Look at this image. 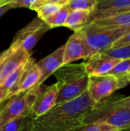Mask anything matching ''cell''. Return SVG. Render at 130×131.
Listing matches in <instances>:
<instances>
[{
  "label": "cell",
  "instance_id": "ba28073f",
  "mask_svg": "<svg viewBox=\"0 0 130 131\" xmlns=\"http://www.w3.org/2000/svg\"><path fill=\"white\" fill-rule=\"evenodd\" d=\"M95 54L89 47L82 30L74 31L64 45L63 65L80 59H87Z\"/></svg>",
  "mask_w": 130,
  "mask_h": 131
},
{
  "label": "cell",
  "instance_id": "603a6c76",
  "mask_svg": "<svg viewBox=\"0 0 130 131\" xmlns=\"http://www.w3.org/2000/svg\"><path fill=\"white\" fill-rule=\"evenodd\" d=\"M117 130L119 129L110 124L101 122H94L84 124L75 131H116Z\"/></svg>",
  "mask_w": 130,
  "mask_h": 131
},
{
  "label": "cell",
  "instance_id": "6da1fadb",
  "mask_svg": "<svg viewBox=\"0 0 130 131\" xmlns=\"http://www.w3.org/2000/svg\"><path fill=\"white\" fill-rule=\"evenodd\" d=\"M94 105L87 89L78 97L54 106L40 117H32L28 122L29 130L75 131L84 125L86 115Z\"/></svg>",
  "mask_w": 130,
  "mask_h": 131
},
{
  "label": "cell",
  "instance_id": "d6a6232c",
  "mask_svg": "<svg viewBox=\"0 0 130 131\" xmlns=\"http://www.w3.org/2000/svg\"><path fill=\"white\" fill-rule=\"evenodd\" d=\"M127 78H128V80H129V84H130V71H129V74L127 75Z\"/></svg>",
  "mask_w": 130,
  "mask_h": 131
},
{
  "label": "cell",
  "instance_id": "cb8c5ba5",
  "mask_svg": "<svg viewBox=\"0 0 130 131\" xmlns=\"http://www.w3.org/2000/svg\"><path fill=\"white\" fill-rule=\"evenodd\" d=\"M35 0H8L11 8H29Z\"/></svg>",
  "mask_w": 130,
  "mask_h": 131
},
{
  "label": "cell",
  "instance_id": "d4e9b609",
  "mask_svg": "<svg viewBox=\"0 0 130 131\" xmlns=\"http://www.w3.org/2000/svg\"><path fill=\"white\" fill-rule=\"evenodd\" d=\"M68 0H35L34 2V3L32 4V5L30 7L31 9H33L34 8L44 4V3H57V4H60V5H65L67 4Z\"/></svg>",
  "mask_w": 130,
  "mask_h": 131
},
{
  "label": "cell",
  "instance_id": "44dd1931",
  "mask_svg": "<svg viewBox=\"0 0 130 131\" xmlns=\"http://www.w3.org/2000/svg\"><path fill=\"white\" fill-rule=\"evenodd\" d=\"M103 53L119 60L130 59V44L118 48H110L103 51Z\"/></svg>",
  "mask_w": 130,
  "mask_h": 131
},
{
  "label": "cell",
  "instance_id": "1f68e13d",
  "mask_svg": "<svg viewBox=\"0 0 130 131\" xmlns=\"http://www.w3.org/2000/svg\"><path fill=\"white\" fill-rule=\"evenodd\" d=\"M6 3H8V2H6V1H0V6L5 5V4H6Z\"/></svg>",
  "mask_w": 130,
  "mask_h": 131
},
{
  "label": "cell",
  "instance_id": "d590c367",
  "mask_svg": "<svg viewBox=\"0 0 130 131\" xmlns=\"http://www.w3.org/2000/svg\"><path fill=\"white\" fill-rule=\"evenodd\" d=\"M0 54H1V53H0Z\"/></svg>",
  "mask_w": 130,
  "mask_h": 131
},
{
  "label": "cell",
  "instance_id": "5b68a950",
  "mask_svg": "<svg viewBox=\"0 0 130 131\" xmlns=\"http://www.w3.org/2000/svg\"><path fill=\"white\" fill-rule=\"evenodd\" d=\"M42 89V85L38 88H32L8 99L2 110L0 126L18 117L29 115L34 101Z\"/></svg>",
  "mask_w": 130,
  "mask_h": 131
},
{
  "label": "cell",
  "instance_id": "7c38bea8",
  "mask_svg": "<svg viewBox=\"0 0 130 131\" xmlns=\"http://www.w3.org/2000/svg\"><path fill=\"white\" fill-rule=\"evenodd\" d=\"M121 60L116 59L107 54L99 52L84 61L86 71L89 76L107 74Z\"/></svg>",
  "mask_w": 130,
  "mask_h": 131
},
{
  "label": "cell",
  "instance_id": "484cf974",
  "mask_svg": "<svg viewBox=\"0 0 130 131\" xmlns=\"http://www.w3.org/2000/svg\"><path fill=\"white\" fill-rule=\"evenodd\" d=\"M130 44V31L126 33L124 36H123L121 38H120L116 42H115L111 48H118V47H121L126 45Z\"/></svg>",
  "mask_w": 130,
  "mask_h": 131
},
{
  "label": "cell",
  "instance_id": "f546056e",
  "mask_svg": "<svg viewBox=\"0 0 130 131\" xmlns=\"http://www.w3.org/2000/svg\"><path fill=\"white\" fill-rule=\"evenodd\" d=\"M20 131H30L29 130V127H28V124H26V125H25V127H24Z\"/></svg>",
  "mask_w": 130,
  "mask_h": 131
},
{
  "label": "cell",
  "instance_id": "2e32d148",
  "mask_svg": "<svg viewBox=\"0 0 130 131\" xmlns=\"http://www.w3.org/2000/svg\"><path fill=\"white\" fill-rule=\"evenodd\" d=\"M64 6V5H60L57 3H44L40 5L32 10L35 11L38 14V17L42 21H45L47 18L51 17Z\"/></svg>",
  "mask_w": 130,
  "mask_h": 131
},
{
  "label": "cell",
  "instance_id": "e575fe53",
  "mask_svg": "<svg viewBox=\"0 0 130 131\" xmlns=\"http://www.w3.org/2000/svg\"><path fill=\"white\" fill-rule=\"evenodd\" d=\"M0 1H6V2H8V0H0Z\"/></svg>",
  "mask_w": 130,
  "mask_h": 131
},
{
  "label": "cell",
  "instance_id": "3957f363",
  "mask_svg": "<svg viewBox=\"0 0 130 131\" xmlns=\"http://www.w3.org/2000/svg\"><path fill=\"white\" fill-rule=\"evenodd\" d=\"M120 97V95H111L95 104L86 115L84 124L101 122L117 129L130 127V109L119 104Z\"/></svg>",
  "mask_w": 130,
  "mask_h": 131
},
{
  "label": "cell",
  "instance_id": "277c9868",
  "mask_svg": "<svg viewBox=\"0 0 130 131\" xmlns=\"http://www.w3.org/2000/svg\"><path fill=\"white\" fill-rule=\"evenodd\" d=\"M82 31L89 47L97 54L110 48L115 42L129 31L130 26L113 28L90 23Z\"/></svg>",
  "mask_w": 130,
  "mask_h": 131
},
{
  "label": "cell",
  "instance_id": "4dcf8cb0",
  "mask_svg": "<svg viewBox=\"0 0 130 131\" xmlns=\"http://www.w3.org/2000/svg\"><path fill=\"white\" fill-rule=\"evenodd\" d=\"M116 131H130V127L129 128H123V129H119Z\"/></svg>",
  "mask_w": 130,
  "mask_h": 131
},
{
  "label": "cell",
  "instance_id": "836d02e7",
  "mask_svg": "<svg viewBox=\"0 0 130 131\" xmlns=\"http://www.w3.org/2000/svg\"><path fill=\"white\" fill-rule=\"evenodd\" d=\"M3 107H2V108H3ZM2 108L0 110V122H1V113H2Z\"/></svg>",
  "mask_w": 130,
  "mask_h": 131
},
{
  "label": "cell",
  "instance_id": "ac0fdd59",
  "mask_svg": "<svg viewBox=\"0 0 130 131\" xmlns=\"http://www.w3.org/2000/svg\"><path fill=\"white\" fill-rule=\"evenodd\" d=\"M70 12V9L66 5H64L60 9L59 12H57L56 14H54L51 17L47 18L44 21L48 25V26L50 28L64 26Z\"/></svg>",
  "mask_w": 130,
  "mask_h": 131
},
{
  "label": "cell",
  "instance_id": "9c48e42d",
  "mask_svg": "<svg viewBox=\"0 0 130 131\" xmlns=\"http://www.w3.org/2000/svg\"><path fill=\"white\" fill-rule=\"evenodd\" d=\"M31 57V52L9 47L0 54V85L8 74L25 64Z\"/></svg>",
  "mask_w": 130,
  "mask_h": 131
},
{
  "label": "cell",
  "instance_id": "5bb4252c",
  "mask_svg": "<svg viewBox=\"0 0 130 131\" xmlns=\"http://www.w3.org/2000/svg\"><path fill=\"white\" fill-rule=\"evenodd\" d=\"M90 15V12L86 11H70L64 26L74 31H80L87 25Z\"/></svg>",
  "mask_w": 130,
  "mask_h": 131
},
{
  "label": "cell",
  "instance_id": "7402d4cb",
  "mask_svg": "<svg viewBox=\"0 0 130 131\" xmlns=\"http://www.w3.org/2000/svg\"><path fill=\"white\" fill-rule=\"evenodd\" d=\"M130 71V59L121 60L118 62L108 74L110 75H113L116 78H126Z\"/></svg>",
  "mask_w": 130,
  "mask_h": 131
},
{
  "label": "cell",
  "instance_id": "4fadbf2b",
  "mask_svg": "<svg viewBox=\"0 0 130 131\" xmlns=\"http://www.w3.org/2000/svg\"><path fill=\"white\" fill-rule=\"evenodd\" d=\"M57 95V88L56 84L51 86H44L31 107V114L33 118L40 117L51 110L55 104Z\"/></svg>",
  "mask_w": 130,
  "mask_h": 131
},
{
  "label": "cell",
  "instance_id": "8fae6325",
  "mask_svg": "<svg viewBox=\"0 0 130 131\" xmlns=\"http://www.w3.org/2000/svg\"><path fill=\"white\" fill-rule=\"evenodd\" d=\"M64 45L58 48L51 54L44 58L37 64L41 71V78L38 82L34 88H38L43 84V83L53 74L59 68L63 65L64 62Z\"/></svg>",
  "mask_w": 130,
  "mask_h": 131
},
{
  "label": "cell",
  "instance_id": "52a82bcc",
  "mask_svg": "<svg viewBox=\"0 0 130 131\" xmlns=\"http://www.w3.org/2000/svg\"><path fill=\"white\" fill-rule=\"evenodd\" d=\"M50 29L48 25L37 16L17 32L10 47L31 52L44 34Z\"/></svg>",
  "mask_w": 130,
  "mask_h": 131
},
{
  "label": "cell",
  "instance_id": "83f0119b",
  "mask_svg": "<svg viewBox=\"0 0 130 131\" xmlns=\"http://www.w3.org/2000/svg\"><path fill=\"white\" fill-rule=\"evenodd\" d=\"M118 102L123 107H127V108L130 109V96L124 97V96L120 95V97H119Z\"/></svg>",
  "mask_w": 130,
  "mask_h": 131
},
{
  "label": "cell",
  "instance_id": "30bf717a",
  "mask_svg": "<svg viewBox=\"0 0 130 131\" xmlns=\"http://www.w3.org/2000/svg\"><path fill=\"white\" fill-rule=\"evenodd\" d=\"M41 78V71L37 62L31 57L25 64L21 78L9 93V99L19 93L25 92L34 88Z\"/></svg>",
  "mask_w": 130,
  "mask_h": 131
},
{
  "label": "cell",
  "instance_id": "e0dca14e",
  "mask_svg": "<svg viewBox=\"0 0 130 131\" xmlns=\"http://www.w3.org/2000/svg\"><path fill=\"white\" fill-rule=\"evenodd\" d=\"M97 5V0H68L65 5L70 11H86L92 14L95 11Z\"/></svg>",
  "mask_w": 130,
  "mask_h": 131
},
{
  "label": "cell",
  "instance_id": "7a4b0ae2",
  "mask_svg": "<svg viewBox=\"0 0 130 131\" xmlns=\"http://www.w3.org/2000/svg\"><path fill=\"white\" fill-rule=\"evenodd\" d=\"M53 74L57 88L54 106L75 99L87 90L89 75L84 63L62 65Z\"/></svg>",
  "mask_w": 130,
  "mask_h": 131
},
{
  "label": "cell",
  "instance_id": "f1b7e54d",
  "mask_svg": "<svg viewBox=\"0 0 130 131\" xmlns=\"http://www.w3.org/2000/svg\"><path fill=\"white\" fill-rule=\"evenodd\" d=\"M9 9H11V7H10L8 2L6 3V4H5V5H1V6H0V17L2 16V15H3L6 12H8Z\"/></svg>",
  "mask_w": 130,
  "mask_h": 131
},
{
  "label": "cell",
  "instance_id": "4316f807",
  "mask_svg": "<svg viewBox=\"0 0 130 131\" xmlns=\"http://www.w3.org/2000/svg\"><path fill=\"white\" fill-rule=\"evenodd\" d=\"M8 100V94L0 88V110L5 105Z\"/></svg>",
  "mask_w": 130,
  "mask_h": 131
},
{
  "label": "cell",
  "instance_id": "8992f818",
  "mask_svg": "<svg viewBox=\"0 0 130 131\" xmlns=\"http://www.w3.org/2000/svg\"><path fill=\"white\" fill-rule=\"evenodd\" d=\"M129 84L127 77L118 78L110 74L92 75L89 76L87 89L91 100L97 104Z\"/></svg>",
  "mask_w": 130,
  "mask_h": 131
},
{
  "label": "cell",
  "instance_id": "d6986e66",
  "mask_svg": "<svg viewBox=\"0 0 130 131\" xmlns=\"http://www.w3.org/2000/svg\"><path fill=\"white\" fill-rule=\"evenodd\" d=\"M25 64L21 65L19 68H18L15 71L11 72L10 74H8L7 76V78L3 81L2 84L0 85V88L8 94V99H9V93H10V91L16 85V84L18 83V81H19V79L21 78V75L23 69H24Z\"/></svg>",
  "mask_w": 130,
  "mask_h": 131
},
{
  "label": "cell",
  "instance_id": "ffe728a7",
  "mask_svg": "<svg viewBox=\"0 0 130 131\" xmlns=\"http://www.w3.org/2000/svg\"><path fill=\"white\" fill-rule=\"evenodd\" d=\"M30 114L28 116H21L14 118L0 126V131H20L31 119Z\"/></svg>",
  "mask_w": 130,
  "mask_h": 131
},
{
  "label": "cell",
  "instance_id": "9a60e30c",
  "mask_svg": "<svg viewBox=\"0 0 130 131\" xmlns=\"http://www.w3.org/2000/svg\"><path fill=\"white\" fill-rule=\"evenodd\" d=\"M130 7V0H97L95 11L90 15H96L102 12Z\"/></svg>",
  "mask_w": 130,
  "mask_h": 131
}]
</instances>
